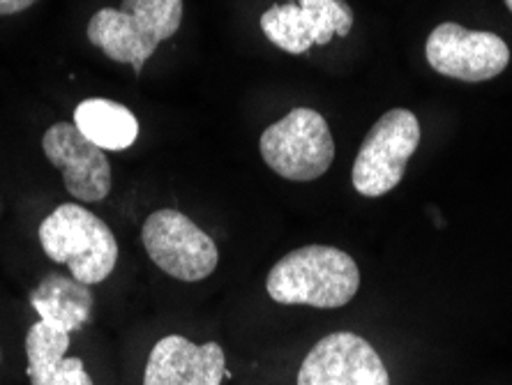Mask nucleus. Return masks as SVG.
Wrapping results in <instances>:
<instances>
[{
    "mask_svg": "<svg viewBox=\"0 0 512 385\" xmlns=\"http://www.w3.org/2000/svg\"><path fill=\"white\" fill-rule=\"evenodd\" d=\"M37 0H0V17H12L33 7Z\"/></svg>",
    "mask_w": 512,
    "mask_h": 385,
    "instance_id": "15",
    "label": "nucleus"
},
{
    "mask_svg": "<svg viewBox=\"0 0 512 385\" xmlns=\"http://www.w3.org/2000/svg\"><path fill=\"white\" fill-rule=\"evenodd\" d=\"M425 56L434 72L464 83L496 79L510 63V49L499 35L469 30L453 21L439 24L429 33Z\"/></svg>",
    "mask_w": 512,
    "mask_h": 385,
    "instance_id": "7",
    "label": "nucleus"
},
{
    "mask_svg": "<svg viewBox=\"0 0 512 385\" xmlns=\"http://www.w3.org/2000/svg\"><path fill=\"white\" fill-rule=\"evenodd\" d=\"M261 30L286 54H307L314 44H328L335 35H349L353 26L346 0H298L273 5L261 14Z\"/></svg>",
    "mask_w": 512,
    "mask_h": 385,
    "instance_id": "8",
    "label": "nucleus"
},
{
    "mask_svg": "<svg viewBox=\"0 0 512 385\" xmlns=\"http://www.w3.org/2000/svg\"><path fill=\"white\" fill-rule=\"evenodd\" d=\"M506 7H508V10L512 12V0H506Z\"/></svg>",
    "mask_w": 512,
    "mask_h": 385,
    "instance_id": "16",
    "label": "nucleus"
},
{
    "mask_svg": "<svg viewBox=\"0 0 512 385\" xmlns=\"http://www.w3.org/2000/svg\"><path fill=\"white\" fill-rule=\"evenodd\" d=\"M360 289L358 263L344 249L307 245L293 249L270 268L268 296L277 305L335 309L349 305Z\"/></svg>",
    "mask_w": 512,
    "mask_h": 385,
    "instance_id": "1",
    "label": "nucleus"
},
{
    "mask_svg": "<svg viewBox=\"0 0 512 385\" xmlns=\"http://www.w3.org/2000/svg\"><path fill=\"white\" fill-rule=\"evenodd\" d=\"M72 123L104 153L107 150H127L139 137L137 116L123 104L102 100V97H90V100L79 102V107L74 109Z\"/></svg>",
    "mask_w": 512,
    "mask_h": 385,
    "instance_id": "14",
    "label": "nucleus"
},
{
    "mask_svg": "<svg viewBox=\"0 0 512 385\" xmlns=\"http://www.w3.org/2000/svg\"><path fill=\"white\" fill-rule=\"evenodd\" d=\"M418 146L420 123L409 109L383 113L367 132L353 162L351 180L356 192L372 199L393 192Z\"/></svg>",
    "mask_w": 512,
    "mask_h": 385,
    "instance_id": "5",
    "label": "nucleus"
},
{
    "mask_svg": "<svg viewBox=\"0 0 512 385\" xmlns=\"http://www.w3.org/2000/svg\"><path fill=\"white\" fill-rule=\"evenodd\" d=\"M224 362L217 342L199 346L180 335H169L150 351L143 385H220L227 372Z\"/></svg>",
    "mask_w": 512,
    "mask_h": 385,
    "instance_id": "11",
    "label": "nucleus"
},
{
    "mask_svg": "<svg viewBox=\"0 0 512 385\" xmlns=\"http://www.w3.org/2000/svg\"><path fill=\"white\" fill-rule=\"evenodd\" d=\"M183 10V0H123L118 10H97L88 21L86 35L104 56L132 65L141 74L157 47L178 33Z\"/></svg>",
    "mask_w": 512,
    "mask_h": 385,
    "instance_id": "2",
    "label": "nucleus"
},
{
    "mask_svg": "<svg viewBox=\"0 0 512 385\" xmlns=\"http://www.w3.org/2000/svg\"><path fill=\"white\" fill-rule=\"evenodd\" d=\"M263 162L284 180L312 183L335 160V141L319 111L298 107L261 134Z\"/></svg>",
    "mask_w": 512,
    "mask_h": 385,
    "instance_id": "4",
    "label": "nucleus"
},
{
    "mask_svg": "<svg viewBox=\"0 0 512 385\" xmlns=\"http://www.w3.org/2000/svg\"><path fill=\"white\" fill-rule=\"evenodd\" d=\"M298 385H390V376L367 339L333 332L307 353Z\"/></svg>",
    "mask_w": 512,
    "mask_h": 385,
    "instance_id": "9",
    "label": "nucleus"
},
{
    "mask_svg": "<svg viewBox=\"0 0 512 385\" xmlns=\"http://www.w3.org/2000/svg\"><path fill=\"white\" fill-rule=\"evenodd\" d=\"M70 332L37 321L26 335L30 385H93L79 358H65Z\"/></svg>",
    "mask_w": 512,
    "mask_h": 385,
    "instance_id": "12",
    "label": "nucleus"
},
{
    "mask_svg": "<svg viewBox=\"0 0 512 385\" xmlns=\"http://www.w3.org/2000/svg\"><path fill=\"white\" fill-rule=\"evenodd\" d=\"M47 160L63 171L65 190L74 199L97 203L111 192V164L102 148L90 143L74 123L51 125L42 137Z\"/></svg>",
    "mask_w": 512,
    "mask_h": 385,
    "instance_id": "10",
    "label": "nucleus"
},
{
    "mask_svg": "<svg viewBox=\"0 0 512 385\" xmlns=\"http://www.w3.org/2000/svg\"><path fill=\"white\" fill-rule=\"evenodd\" d=\"M30 305L40 316L58 330L77 332L88 323L93 312V291L74 277L47 275L30 293Z\"/></svg>",
    "mask_w": 512,
    "mask_h": 385,
    "instance_id": "13",
    "label": "nucleus"
},
{
    "mask_svg": "<svg viewBox=\"0 0 512 385\" xmlns=\"http://www.w3.org/2000/svg\"><path fill=\"white\" fill-rule=\"evenodd\" d=\"M37 238L44 254L70 268L77 282L93 286L114 273L118 243L114 231L100 217L77 203H63L44 217Z\"/></svg>",
    "mask_w": 512,
    "mask_h": 385,
    "instance_id": "3",
    "label": "nucleus"
},
{
    "mask_svg": "<svg viewBox=\"0 0 512 385\" xmlns=\"http://www.w3.org/2000/svg\"><path fill=\"white\" fill-rule=\"evenodd\" d=\"M141 243L150 261L180 282H201L220 263L215 240L178 210H155L143 224Z\"/></svg>",
    "mask_w": 512,
    "mask_h": 385,
    "instance_id": "6",
    "label": "nucleus"
}]
</instances>
